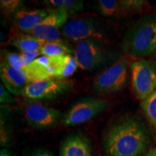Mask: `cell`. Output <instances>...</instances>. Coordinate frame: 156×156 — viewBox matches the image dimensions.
I'll return each mask as SVG.
<instances>
[{
  "mask_svg": "<svg viewBox=\"0 0 156 156\" xmlns=\"http://www.w3.org/2000/svg\"><path fill=\"white\" fill-rule=\"evenodd\" d=\"M1 9L5 13L11 14L17 13L23 9V2L20 0H1L0 1Z\"/></svg>",
  "mask_w": 156,
  "mask_h": 156,
  "instance_id": "22",
  "label": "cell"
},
{
  "mask_svg": "<svg viewBox=\"0 0 156 156\" xmlns=\"http://www.w3.org/2000/svg\"><path fill=\"white\" fill-rule=\"evenodd\" d=\"M48 15V10L45 9H22L15 14L17 28L25 34L33 30L44 20Z\"/></svg>",
  "mask_w": 156,
  "mask_h": 156,
  "instance_id": "13",
  "label": "cell"
},
{
  "mask_svg": "<svg viewBox=\"0 0 156 156\" xmlns=\"http://www.w3.org/2000/svg\"><path fill=\"white\" fill-rule=\"evenodd\" d=\"M1 62L17 71H21L25 68L20 54L9 52L7 51H2Z\"/></svg>",
  "mask_w": 156,
  "mask_h": 156,
  "instance_id": "21",
  "label": "cell"
},
{
  "mask_svg": "<svg viewBox=\"0 0 156 156\" xmlns=\"http://www.w3.org/2000/svg\"><path fill=\"white\" fill-rule=\"evenodd\" d=\"M78 65L75 56L72 54L64 56L57 79L66 80V78L73 75Z\"/></svg>",
  "mask_w": 156,
  "mask_h": 156,
  "instance_id": "20",
  "label": "cell"
},
{
  "mask_svg": "<svg viewBox=\"0 0 156 156\" xmlns=\"http://www.w3.org/2000/svg\"><path fill=\"white\" fill-rule=\"evenodd\" d=\"M0 77L4 86L14 95H20L29 83L23 69L17 71L2 62L0 64Z\"/></svg>",
  "mask_w": 156,
  "mask_h": 156,
  "instance_id": "11",
  "label": "cell"
},
{
  "mask_svg": "<svg viewBox=\"0 0 156 156\" xmlns=\"http://www.w3.org/2000/svg\"><path fill=\"white\" fill-rule=\"evenodd\" d=\"M40 55V51H36L31 52H21L20 54L25 67L29 65L31 62H34L37 58H38V56Z\"/></svg>",
  "mask_w": 156,
  "mask_h": 156,
  "instance_id": "25",
  "label": "cell"
},
{
  "mask_svg": "<svg viewBox=\"0 0 156 156\" xmlns=\"http://www.w3.org/2000/svg\"><path fill=\"white\" fill-rule=\"evenodd\" d=\"M128 67L126 58H119L95 77L92 83L93 90L102 95L119 92L125 87L127 82Z\"/></svg>",
  "mask_w": 156,
  "mask_h": 156,
  "instance_id": "5",
  "label": "cell"
},
{
  "mask_svg": "<svg viewBox=\"0 0 156 156\" xmlns=\"http://www.w3.org/2000/svg\"><path fill=\"white\" fill-rule=\"evenodd\" d=\"M123 49L130 56L142 58L156 51V14L139 20L124 37Z\"/></svg>",
  "mask_w": 156,
  "mask_h": 156,
  "instance_id": "2",
  "label": "cell"
},
{
  "mask_svg": "<svg viewBox=\"0 0 156 156\" xmlns=\"http://www.w3.org/2000/svg\"><path fill=\"white\" fill-rule=\"evenodd\" d=\"M41 55L44 56H61L74 53L69 45L63 41L46 42L40 50Z\"/></svg>",
  "mask_w": 156,
  "mask_h": 156,
  "instance_id": "16",
  "label": "cell"
},
{
  "mask_svg": "<svg viewBox=\"0 0 156 156\" xmlns=\"http://www.w3.org/2000/svg\"><path fill=\"white\" fill-rule=\"evenodd\" d=\"M92 148L85 136L73 134L66 138L60 148V156H91Z\"/></svg>",
  "mask_w": 156,
  "mask_h": 156,
  "instance_id": "12",
  "label": "cell"
},
{
  "mask_svg": "<svg viewBox=\"0 0 156 156\" xmlns=\"http://www.w3.org/2000/svg\"><path fill=\"white\" fill-rule=\"evenodd\" d=\"M0 156H11V155L7 151L2 150V151H1V153H0Z\"/></svg>",
  "mask_w": 156,
  "mask_h": 156,
  "instance_id": "28",
  "label": "cell"
},
{
  "mask_svg": "<svg viewBox=\"0 0 156 156\" xmlns=\"http://www.w3.org/2000/svg\"><path fill=\"white\" fill-rule=\"evenodd\" d=\"M74 56L78 67L93 71L113 64L119 58V54L108 44L87 39L77 42L74 50Z\"/></svg>",
  "mask_w": 156,
  "mask_h": 156,
  "instance_id": "3",
  "label": "cell"
},
{
  "mask_svg": "<svg viewBox=\"0 0 156 156\" xmlns=\"http://www.w3.org/2000/svg\"><path fill=\"white\" fill-rule=\"evenodd\" d=\"M140 105L148 121L156 126V90Z\"/></svg>",
  "mask_w": 156,
  "mask_h": 156,
  "instance_id": "19",
  "label": "cell"
},
{
  "mask_svg": "<svg viewBox=\"0 0 156 156\" xmlns=\"http://www.w3.org/2000/svg\"><path fill=\"white\" fill-rule=\"evenodd\" d=\"M29 156H54L51 152L48 151H45V150H40V151H37L34 153H33L31 155Z\"/></svg>",
  "mask_w": 156,
  "mask_h": 156,
  "instance_id": "26",
  "label": "cell"
},
{
  "mask_svg": "<svg viewBox=\"0 0 156 156\" xmlns=\"http://www.w3.org/2000/svg\"><path fill=\"white\" fill-rule=\"evenodd\" d=\"M25 116L27 122L33 127L48 129L57 124L62 113L56 108L32 101L25 106Z\"/></svg>",
  "mask_w": 156,
  "mask_h": 156,
  "instance_id": "10",
  "label": "cell"
},
{
  "mask_svg": "<svg viewBox=\"0 0 156 156\" xmlns=\"http://www.w3.org/2000/svg\"><path fill=\"white\" fill-rule=\"evenodd\" d=\"M145 156H156V149H152Z\"/></svg>",
  "mask_w": 156,
  "mask_h": 156,
  "instance_id": "27",
  "label": "cell"
},
{
  "mask_svg": "<svg viewBox=\"0 0 156 156\" xmlns=\"http://www.w3.org/2000/svg\"><path fill=\"white\" fill-rule=\"evenodd\" d=\"M108 25L92 17H79L70 20L62 30V36L73 41L96 40L106 43L112 38Z\"/></svg>",
  "mask_w": 156,
  "mask_h": 156,
  "instance_id": "4",
  "label": "cell"
},
{
  "mask_svg": "<svg viewBox=\"0 0 156 156\" xmlns=\"http://www.w3.org/2000/svg\"><path fill=\"white\" fill-rule=\"evenodd\" d=\"M108 106L105 99L86 98L78 101L70 108L62 119L64 126H74L86 123L104 112Z\"/></svg>",
  "mask_w": 156,
  "mask_h": 156,
  "instance_id": "7",
  "label": "cell"
},
{
  "mask_svg": "<svg viewBox=\"0 0 156 156\" xmlns=\"http://www.w3.org/2000/svg\"><path fill=\"white\" fill-rule=\"evenodd\" d=\"M46 5L52 7V9H60L67 11L68 13H75L83 9V2L77 0H48L44 1Z\"/></svg>",
  "mask_w": 156,
  "mask_h": 156,
  "instance_id": "18",
  "label": "cell"
},
{
  "mask_svg": "<svg viewBox=\"0 0 156 156\" xmlns=\"http://www.w3.org/2000/svg\"><path fill=\"white\" fill-rule=\"evenodd\" d=\"M148 142L144 126L135 119L127 118L108 129L103 140V150L106 156H141Z\"/></svg>",
  "mask_w": 156,
  "mask_h": 156,
  "instance_id": "1",
  "label": "cell"
},
{
  "mask_svg": "<svg viewBox=\"0 0 156 156\" xmlns=\"http://www.w3.org/2000/svg\"><path fill=\"white\" fill-rule=\"evenodd\" d=\"M0 102L2 103H15V99L12 97L3 84L0 85Z\"/></svg>",
  "mask_w": 156,
  "mask_h": 156,
  "instance_id": "24",
  "label": "cell"
},
{
  "mask_svg": "<svg viewBox=\"0 0 156 156\" xmlns=\"http://www.w3.org/2000/svg\"><path fill=\"white\" fill-rule=\"evenodd\" d=\"M69 13L60 9L48 10V15L36 28L29 31L30 34L46 42H53L61 40L62 30L67 23Z\"/></svg>",
  "mask_w": 156,
  "mask_h": 156,
  "instance_id": "9",
  "label": "cell"
},
{
  "mask_svg": "<svg viewBox=\"0 0 156 156\" xmlns=\"http://www.w3.org/2000/svg\"><path fill=\"white\" fill-rule=\"evenodd\" d=\"M98 10L101 15L114 18L125 12L121 1L116 0H100L98 3Z\"/></svg>",
  "mask_w": 156,
  "mask_h": 156,
  "instance_id": "17",
  "label": "cell"
},
{
  "mask_svg": "<svg viewBox=\"0 0 156 156\" xmlns=\"http://www.w3.org/2000/svg\"><path fill=\"white\" fill-rule=\"evenodd\" d=\"M46 43L41 39L27 34H16L12 36L8 41L9 45L18 48L21 52L40 51Z\"/></svg>",
  "mask_w": 156,
  "mask_h": 156,
  "instance_id": "15",
  "label": "cell"
},
{
  "mask_svg": "<svg viewBox=\"0 0 156 156\" xmlns=\"http://www.w3.org/2000/svg\"><path fill=\"white\" fill-rule=\"evenodd\" d=\"M132 83L134 95L143 101L156 90V65L153 61L142 59L131 65Z\"/></svg>",
  "mask_w": 156,
  "mask_h": 156,
  "instance_id": "6",
  "label": "cell"
},
{
  "mask_svg": "<svg viewBox=\"0 0 156 156\" xmlns=\"http://www.w3.org/2000/svg\"><path fill=\"white\" fill-rule=\"evenodd\" d=\"M73 85V81L69 80L48 78L28 84L20 95L32 100L54 99L65 94Z\"/></svg>",
  "mask_w": 156,
  "mask_h": 156,
  "instance_id": "8",
  "label": "cell"
},
{
  "mask_svg": "<svg viewBox=\"0 0 156 156\" xmlns=\"http://www.w3.org/2000/svg\"><path fill=\"white\" fill-rule=\"evenodd\" d=\"M23 72L29 83L53 78L48 56H43L37 58L29 65L25 67Z\"/></svg>",
  "mask_w": 156,
  "mask_h": 156,
  "instance_id": "14",
  "label": "cell"
},
{
  "mask_svg": "<svg viewBox=\"0 0 156 156\" xmlns=\"http://www.w3.org/2000/svg\"><path fill=\"white\" fill-rule=\"evenodd\" d=\"M125 12H134L142 10L145 7L147 2L142 0H121Z\"/></svg>",
  "mask_w": 156,
  "mask_h": 156,
  "instance_id": "23",
  "label": "cell"
}]
</instances>
